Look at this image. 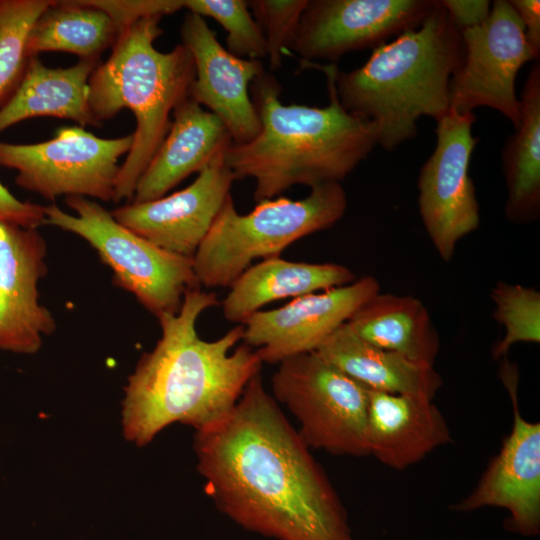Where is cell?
I'll return each instance as SVG.
<instances>
[{"instance_id":"obj_1","label":"cell","mask_w":540,"mask_h":540,"mask_svg":"<svg viewBox=\"0 0 540 540\" xmlns=\"http://www.w3.org/2000/svg\"><path fill=\"white\" fill-rule=\"evenodd\" d=\"M194 451L206 493L241 527L276 540H354L339 497L261 372L226 419L195 432Z\"/></svg>"},{"instance_id":"obj_2","label":"cell","mask_w":540,"mask_h":540,"mask_svg":"<svg viewBox=\"0 0 540 540\" xmlns=\"http://www.w3.org/2000/svg\"><path fill=\"white\" fill-rule=\"evenodd\" d=\"M219 304L200 288L185 293L176 314L159 319L161 337L128 377L122 404L125 438L144 446L174 423L209 429L234 409L248 382L261 372L257 352L242 344L238 324L215 340L202 339L196 323Z\"/></svg>"},{"instance_id":"obj_3","label":"cell","mask_w":540,"mask_h":540,"mask_svg":"<svg viewBox=\"0 0 540 540\" xmlns=\"http://www.w3.org/2000/svg\"><path fill=\"white\" fill-rule=\"evenodd\" d=\"M302 66L324 72L329 105L282 104L280 84L264 71L251 86L260 131L246 143L231 144L224 153L236 180H255L256 203L276 198L294 185L340 183L378 144L376 126L339 102L336 64L302 62Z\"/></svg>"},{"instance_id":"obj_4","label":"cell","mask_w":540,"mask_h":540,"mask_svg":"<svg viewBox=\"0 0 540 540\" xmlns=\"http://www.w3.org/2000/svg\"><path fill=\"white\" fill-rule=\"evenodd\" d=\"M461 32L437 1L416 28L374 48L366 63L335 75L339 102L372 122L378 144L392 151L417 134L422 116L438 120L449 109V83L461 64Z\"/></svg>"},{"instance_id":"obj_5","label":"cell","mask_w":540,"mask_h":540,"mask_svg":"<svg viewBox=\"0 0 540 540\" xmlns=\"http://www.w3.org/2000/svg\"><path fill=\"white\" fill-rule=\"evenodd\" d=\"M163 16L149 15L121 28L109 58L88 81V103L95 119L129 109L136 119L133 144L120 166L114 202L133 198L137 182L171 126L170 115L190 96L194 60L179 44L169 52L154 46Z\"/></svg>"},{"instance_id":"obj_6","label":"cell","mask_w":540,"mask_h":540,"mask_svg":"<svg viewBox=\"0 0 540 540\" xmlns=\"http://www.w3.org/2000/svg\"><path fill=\"white\" fill-rule=\"evenodd\" d=\"M347 208L341 183L311 188L300 200L276 197L239 214L230 194L193 256L200 286L227 288L255 259L279 257L292 243L337 223Z\"/></svg>"},{"instance_id":"obj_7","label":"cell","mask_w":540,"mask_h":540,"mask_svg":"<svg viewBox=\"0 0 540 540\" xmlns=\"http://www.w3.org/2000/svg\"><path fill=\"white\" fill-rule=\"evenodd\" d=\"M67 213L44 206V225L80 236L113 273V283L135 296L157 319L176 314L187 291L200 288L193 258L166 251L121 225L97 201L68 196Z\"/></svg>"},{"instance_id":"obj_8","label":"cell","mask_w":540,"mask_h":540,"mask_svg":"<svg viewBox=\"0 0 540 540\" xmlns=\"http://www.w3.org/2000/svg\"><path fill=\"white\" fill-rule=\"evenodd\" d=\"M272 391L297 419V432L309 448L333 455H370L368 389L316 351L280 362Z\"/></svg>"},{"instance_id":"obj_9","label":"cell","mask_w":540,"mask_h":540,"mask_svg":"<svg viewBox=\"0 0 540 540\" xmlns=\"http://www.w3.org/2000/svg\"><path fill=\"white\" fill-rule=\"evenodd\" d=\"M133 144V133L101 138L81 126L59 128L53 138L34 144L0 141V167L17 172L18 186L53 201L59 196L113 200L119 160Z\"/></svg>"},{"instance_id":"obj_10","label":"cell","mask_w":540,"mask_h":540,"mask_svg":"<svg viewBox=\"0 0 540 540\" xmlns=\"http://www.w3.org/2000/svg\"><path fill=\"white\" fill-rule=\"evenodd\" d=\"M461 38L463 58L450 79V109L464 114L489 107L517 128L521 105L516 76L524 64L537 59L509 0L493 1L488 18L479 26L462 30Z\"/></svg>"},{"instance_id":"obj_11","label":"cell","mask_w":540,"mask_h":540,"mask_svg":"<svg viewBox=\"0 0 540 540\" xmlns=\"http://www.w3.org/2000/svg\"><path fill=\"white\" fill-rule=\"evenodd\" d=\"M473 112L449 111L436 120V147L418 178V207L439 257L449 262L458 242L480 224V209L469 164L479 139L472 135Z\"/></svg>"},{"instance_id":"obj_12","label":"cell","mask_w":540,"mask_h":540,"mask_svg":"<svg viewBox=\"0 0 540 540\" xmlns=\"http://www.w3.org/2000/svg\"><path fill=\"white\" fill-rule=\"evenodd\" d=\"M437 0H308L289 49L302 62L335 64L418 27Z\"/></svg>"},{"instance_id":"obj_13","label":"cell","mask_w":540,"mask_h":540,"mask_svg":"<svg viewBox=\"0 0 540 540\" xmlns=\"http://www.w3.org/2000/svg\"><path fill=\"white\" fill-rule=\"evenodd\" d=\"M499 376L513 405L512 430L476 488L453 509L467 512L487 506L505 508L510 513L507 528L534 536L540 528V424L521 416L517 367L505 361Z\"/></svg>"},{"instance_id":"obj_14","label":"cell","mask_w":540,"mask_h":540,"mask_svg":"<svg viewBox=\"0 0 540 540\" xmlns=\"http://www.w3.org/2000/svg\"><path fill=\"white\" fill-rule=\"evenodd\" d=\"M380 292L366 275L350 284L294 298L271 310L253 313L243 323V344L256 348L262 363L316 351L368 299Z\"/></svg>"},{"instance_id":"obj_15","label":"cell","mask_w":540,"mask_h":540,"mask_svg":"<svg viewBox=\"0 0 540 540\" xmlns=\"http://www.w3.org/2000/svg\"><path fill=\"white\" fill-rule=\"evenodd\" d=\"M224 153L184 189L151 201L128 202L111 211L112 216L158 247L193 258L236 180Z\"/></svg>"},{"instance_id":"obj_16","label":"cell","mask_w":540,"mask_h":540,"mask_svg":"<svg viewBox=\"0 0 540 540\" xmlns=\"http://www.w3.org/2000/svg\"><path fill=\"white\" fill-rule=\"evenodd\" d=\"M47 244L35 228L0 223V350L37 353L56 329L50 310L39 302L46 275Z\"/></svg>"},{"instance_id":"obj_17","label":"cell","mask_w":540,"mask_h":540,"mask_svg":"<svg viewBox=\"0 0 540 540\" xmlns=\"http://www.w3.org/2000/svg\"><path fill=\"white\" fill-rule=\"evenodd\" d=\"M180 31L195 65L189 97L221 120L232 144L252 140L261 125L249 86L265 71L263 63L231 54L204 18L192 12L185 14Z\"/></svg>"},{"instance_id":"obj_18","label":"cell","mask_w":540,"mask_h":540,"mask_svg":"<svg viewBox=\"0 0 540 540\" xmlns=\"http://www.w3.org/2000/svg\"><path fill=\"white\" fill-rule=\"evenodd\" d=\"M173 116L169 131L139 178L130 202L165 196L233 143L221 120L191 97L174 109Z\"/></svg>"},{"instance_id":"obj_19","label":"cell","mask_w":540,"mask_h":540,"mask_svg":"<svg viewBox=\"0 0 540 540\" xmlns=\"http://www.w3.org/2000/svg\"><path fill=\"white\" fill-rule=\"evenodd\" d=\"M370 455L403 470L451 441L446 420L432 400L368 389Z\"/></svg>"},{"instance_id":"obj_20","label":"cell","mask_w":540,"mask_h":540,"mask_svg":"<svg viewBox=\"0 0 540 540\" xmlns=\"http://www.w3.org/2000/svg\"><path fill=\"white\" fill-rule=\"evenodd\" d=\"M100 60H79L69 67H48L30 57L15 91L0 107V133L26 119L56 117L84 127L101 124L88 103V81Z\"/></svg>"},{"instance_id":"obj_21","label":"cell","mask_w":540,"mask_h":540,"mask_svg":"<svg viewBox=\"0 0 540 540\" xmlns=\"http://www.w3.org/2000/svg\"><path fill=\"white\" fill-rule=\"evenodd\" d=\"M356 280L350 268L338 263H307L279 257L247 268L222 301L226 320L242 324L266 304L287 297L344 286Z\"/></svg>"},{"instance_id":"obj_22","label":"cell","mask_w":540,"mask_h":540,"mask_svg":"<svg viewBox=\"0 0 540 540\" xmlns=\"http://www.w3.org/2000/svg\"><path fill=\"white\" fill-rule=\"evenodd\" d=\"M316 352L369 390L433 400L442 385L433 365L374 346L352 332L346 322Z\"/></svg>"},{"instance_id":"obj_23","label":"cell","mask_w":540,"mask_h":540,"mask_svg":"<svg viewBox=\"0 0 540 540\" xmlns=\"http://www.w3.org/2000/svg\"><path fill=\"white\" fill-rule=\"evenodd\" d=\"M346 325L379 348L433 365L440 337L425 305L416 297L377 293L363 303Z\"/></svg>"},{"instance_id":"obj_24","label":"cell","mask_w":540,"mask_h":540,"mask_svg":"<svg viewBox=\"0 0 540 540\" xmlns=\"http://www.w3.org/2000/svg\"><path fill=\"white\" fill-rule=\"evenodd\" d=\"M520 123L502 151L507 187L506 219L515 224L540 216V64L528 74L520 97Z\"/></svg>"},{"instance_id":"obj_25","label":"cell","mask_w":540,"mask_h":540,"mask_svg":"<svg viewBox=\"0 0 540 540\" xmlns=\"http://www.w3.org/2000/svg\"><path fill=\"white\" fill-rule=\"evenodd\" d=\"M119 30L109 14L88 1H52L33 25L28 57L65 52L80 60H99L115 43Z\"/></svg>"},{"instance_id":"obj_26","label":"cell","mask_w":540,"mask_h":540,"mask_svg":"<svg viewBox=\"0 0 540 540\" xmlns=\"http://www.w3.org/2000/svg\"><path fill=\"white\" fill-rule=\"evenodd\" d=\"M51 0H0V107L20 83L30 31Z\"/></svg>"},{"instance_id":"obj_27","label":"cell","mask_w":540,"mask_h":540,"mask_svg":"<svg viewBox=\"0 0 540 540\" xmlns=\"http://www.w3.org/2000/svg\"><path fill=\"white\" fill-rule=\"evenodd\" d=\"M493 318L505 335L492 349L494 359L504 358L517 343L540 342V292L519 284L497 282L491 291Z\"/></svg>"},{"instance_id":"obj_28","label":"cell","mask_w":540,"mask_h":540,"mask_svg":"<svg viewBox=\"0 0 540 540\" xmlns=\"http://www.w3.org/2000/svg\"><path fill=\"white\" fill-rule=\"evenodd\" d=\"M184 8L216 20L227 32V50L239 57L260 60L267 56L263 32L244 0H184Z\"/></svg>"},{"instance_id":"obj_29","label":"cell","mask_w":540,"mask_h":540,"mask_svg":"<svg viewBox=\"0 0 540 540\" xmlns=\"http://www.w3.org/2000/svg\"><path fill=\"white\" fill-rule=\"evenodd\" d=\"M308 0H250L247 5L260 26L272 70L280 69L283 51L292 44Z\"/></svg>"},{"instance_id":"obj_30","label":"cell","mask_w":540,"mask_h":540,"mask_svg":"<svg viewBox=\"0 0 540 540\" xmlns=\"http://www.w3.org/2000/svg\"><path fill=\"white\" fill-rule=\"evenodd\" d=\"M91 1L109 14L118 30L145 16H164L184 8V0Z\"/></svg>"},{"instance_id":"obj_31","label":"cell","mask_w":540,"mask_h":540,"mask_svg":"<svg viewBox=\"0 0 540 540\" xmlns=\"http://www.w3.org/2000/svg\"><path fill=\"white\" fill-rule=\"evenodd\" d=\"M44 218V206L19 200L0 182V223L38 229Z\"/></svg>"},{"instance_id":"obj_32","label":"cell","mask_w":540,"mask_h":540,"mask_svg":"<svg viewBox=\"0 0 540 540\" xmlns=\"http://www.w3.org/2000/svg\"><path fill=\"white\" fill-rule=\"evenodd\" d=\"M440 2L460 32L481 25L491 11V2L487 0H441Z\"/></svg>"},{"instance_id":"obj_33","label":"cell","mask_w":540,"mask_h":540,"mask_svg":"<svg viewBox=\"0 0 540 540\" xmlns=\"http://www.w3.org/2000/svg\"><path fill=\"white\" fill-rule=\"evenodd\" d=\"M522 21L527 43L535 58L540 55V1L509 0Z\"/></svg>"}]
</instances>
